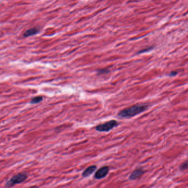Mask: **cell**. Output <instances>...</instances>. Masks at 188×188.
Masks as SVG:
<instances>
[{
    "instance_id": "obj_1",
    "label": "cell",
    "mask_w": 188,
    "mask_h": 188,
    "mask_svg": "<svg viewBox=\"0 0 188 188\" xmlns=\"http://www.w3.org/2000/svg\"><path fill=\"white\" fill-rule=\"evenodd\" d=\"M149 107L148 104H138L120 111L118 114L119 117L124 118H129L136 116L147 110Z\"/></svg>"
},
{
    "instance_id": "obj_2",
    "label": "cell",
    "mask_w": 188,
    "mask_h": 188,
    "mask_svg": "<svg viewBox=\"0 0 188 188\" xmlns=\"http://www.w3.org/2000/svg\"><path fill=\"white\" fill-rule=\"evenodd\" d=\"M28 178V175L26 173H20L16 175H14L6 183V187L10 188L16 184H18L22 182H24Z\"/></svg>"
},
{
    "instance_id": "obj_3",
    "label": "cell",
    "mask_w": 188,
    "mask_h": 188,
    "mask_svg": "<svg viewBox=\"0 0 188 188\" xmlns=\"http://www.w3.org/2000/svg\"><path fill=\"white\" fill-rule=\"evenodd\" d=\"M118 122L115 120H111L104 123L99 124L96 127V129L100 132H108L118 125Z\"/></svg>"
},
{
    "instance_id": "obj_4",
    "label": "cell",
    "mask_w": 188,
    "mask_h": 188,
    "mask_svg": "<svg viewBox=\"0 0 188 188\" xmlns=\"http://www.w3.org/2000/svg\"><path fill=\"white\" fill-rule=\"evenodd\" d=\"M109 168L108 166H103L99 169L96 172L94 175V177L97 179H100L105 177L109 173Z\"/></svg>"
},
{
    "instance_id": "obj_5",
    "label": "cell",
    "mask_w": 188,
    "mask_h": 188,
    "mask_svg": "<svg viewBox=\"0 0 188 188\" xmlns=\"http://www.w3.org/2000/svg\"><path fill=\"white\" fill-rule=\"evenodd\" d=\"M144 173H145V171L143 170V168L136 169L131 173L130 177H129V179L131 180L136 179L143 175Z\"/></svg>"
},
{
    "instance_id": "obj_6",
    "label": "cell",
    "mask_w": 188,
    "mask_h": 188,
    "mask_svg": "<svg viewBox=\"0 0 188 188\" xmlns=\"http://www.w3.org/2000/svg\"><path fill=\"white\" fill-rule=\"evenodd\" d=\"M97 169L96 166H91L88 168L86 169L82 173V176L84 177H87L92 175Z\"/></svg>"
},
{
    "instance_id": "obj_7",
    "label": "cell",
    "mask_w": 188,
    "mask_h": 188,
    "mask_svg": "<svg viewBox=\"0 0 188 188\" xmlns=\"http://www.w3.org/2000/svg\"><path fill=\"white\" fill-rule=\"evenodd\" d=\"M39 32V29L38 28H31L29 29L28 30H27L23 34V36L24 37H29L31 36H33L34 35H36L37 34H38Z\"/></svg>"
},
{
    "instance_id": "obj_8",
    "label": "cell",
    "mask_w": 188,
    "mask_h": 188,
    "mask_svg": "<svg viewBox=\"0 0 188 188\" xmlns=\"http://www.w3.org/2000/svg\"><path fill=\"white\" fill-rule=\"evenodd\" d=\"M43 101V97L41 96H37V97H34L32 100H31V102L32 104H38L40 102Z\"/></svg>"
},
{
    "instance_id": "obj_9",
    "label": "cell",
    "mask_w": 188,
    "mask_h": 188,
    "mask_svg": "<svg viewBox=\"0 0 188 188\" xmlns=\"http://www.w3.org/2000/svg\"><path fill=\"white\" fill-rule=\"evenodd\" d=\"M109 73V70L108 69H102L98 71V73L99 74H106Z\"/></svg>"
},
{
    "instance_id": "obj_10",
    "label": "cell",
    "mask_w": 188,
    "mask_h": 188,
    "mask_svg": "<svg viewBox=\"0 0 188 188\" xmlns=\"http://www.w3.org/2000/svg\"><path fill=\"white\" fill-rule=\"evenodd\" d=\"M180 167H181V169L182 170H185V169H186L187 168V167H188V163H187V162L183 163L181 165Z\"/></svg>"
},
{
    "instance_id": "obj_11",
    "label": "cell",
    "mask_w": 188,
    "mask_h": 188,
    "mask_svg": "<svg viewBox=\"0 0 188 188\" xmlns=\"http://www.w3.org/2000/svg\"><path fill=\"white\" fill-rule=\"evenodd\" d=\"M152 47H149V48H147V49H143V50L140 51L138 52V53H144V52H148L149 51V50H152Z\"/></svg>"
},
{
    "instance_id": "obj_12",
    "label": "cell",
    "mask_w": 188,
    "mask_h": 188,
    "mask_svg": "<svg viewBox=\"0 0 188 188\" xmlns=\"http://www.w3.org/2000/svg\"><path fill=\"white\" fill-rule=\"evenodd\" d=\"M178 74V72L176 71H172L170 72V73L169 74V76L170 77H175V75H176Z\"/></svg>"
},
{
    "instance_id": "obj_13",
    "label": "cell",
    "mask_w": 188,
    "mask_h": 188,
    "mask_svg": "<svg viewBox=\"0 0 188 188\" xmlns=\"http://www.w3.org/2000/svg\"><path fill=\"white\" fill-rule=\"evenodd\" d=\"M28 188H38V187H36V186H33V187H31Z\"/></svg>"
}]
</instances>
